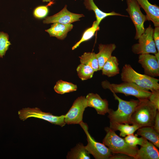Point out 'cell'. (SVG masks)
I'll return each instance as SVG.
<instances>
[{
    "mask_svg": "<svg viewBox=\"0 0 159 159\" xmlns=\"http://www.w3.org/2000/svg\"><path fill=\"white\" fill-rule=\"evenodd\" d=\"M138 104L131 116V124L139 128L153 127L157 110L148 99H139Z\"/></svg>",
    "mask_w": 159,
    "mask_h": 159,
    "instance_id": "obj_1",
    "label": "cell"
},
{
    "mask_svg": "<svg viewBox=\"0 0 159 159\" xmlns=\"http://www.w3.org/2000/svg\"><path fill=\"white\" fill-rule=\"evenodd\" d=\"M123 82L133 83L139 87L151 91L159 90L158 79L138 73L129 64L123 67L121 74Z\"/></svg>",
    "mask_w": 159,
    "mask_h": 159,
    "instance_id": "obj_2",
    "label": "cell"
},
{
    "mask_svg": "<svg viewBox=\"0 0 159 159\" xmlns=\"http://www.w3.org/2000/svg\"><path fill=\"white\" fill-rule=\"evenodd\" d=\"M106 134L103 140V143L113 153H121L135 157L138 148L137 146H132L128 144L118 135L115 131L110 127L105 129Z\"/></svg>",
    "mask_w": 159,
    "mask_h": 159,
    "instance_id": "obj_3",
    "label": "cell"
},
{
    "mask_svg": "<svg viewBox=\"0 0 159 159\" xmlns=\"http://www.w3.org/2000/svg\"><path fill=\"white\" fill-rule=\"evenodd\" d=\"M113 93L115 99L118 102V105L115 111L109 109L108 113L110 122L131 124V116L138 103V100L126 101L119 97L115 93Z\"/></svg>",
    "mask_w": 159,
    "mask_h": 159,
    "instance_id": "obj_4",
    "label": "cell"
},
{
    "mask_svg": "<svg viewBox=\"0 0 159 159\" xmlns=\"http://www.w3.org/2000/svg\"><path fill=\"white\" fill-rule=\"evenodd\" d=\"M101 85L104 89H108L113 93H121L126 96L132 95L138 99H148L151 94L150 91L140 87L131 82H123L117 84L111 83L106 80L102 82Z\"/></svg>",
    "mask_w": 159,
    "mask_h": 159,
    "instance_id": "obj_5",
    "label": "cell"
},
{
    "mask_svg": "<svg viewBox=\"0 0 159 159\" xmlns=\"http://www.w3.org/2000/svg\"><path fill=\"white\" fill-rule=\"evenodd\" d=\"M18 114L20 119L22 121L34 117L44 120L61 127L66 124L64 121V115L55 116L50 113L43 112L37 107L23 108L18 112Z\"/></svg>",
    "mask_w": 159,
    "mask_h": 159,
    "instance_id": "obj_6",
    "label": "cell"
},
{
    "mask_svg": "<svg viewBox=\"0 0 159 159\" xmlns=\"http://www.w3.org/2000/svg\"><path fill=\"white\" fill-rule=\"evenodd\" d=\"M80 125L84 130L87 136V144L85 148L90 154L96 159H110L113 153L103 143L96 141L91 136L88 131V127L86 123L82 122Z\"/></svg>",
    "mask_w": 159,
    "mask_h": 159,
    "instance_id": "obj_7",
    "label": "cell"
},
{
    "mask_svg": "<svg viewBox=\"0 0 159 159\" xmlns=\"http://www.w3.org/2000/svg\"><path fill=\"white\" fill-rule=\"evenodd\" d=\"M128 12L136 29L135 39H138L144 32L145 29L144 23L148 20L146 15L140 10V6L136 0H126Z\"/></svg>",
    "mask_w": 159,
    "mask_h": 159,
    "instance_id": "obj_8",
    "label": "cell"
},
{
    "mask_svg": "<svg viewBox=\"0 0 159 159\" xmlns=\"http://www.w3.org/2000/svg\"><path fill=\"white\" fill-rule=\"evenodd\" d=\"M153 29L150 25L138 39V43L132 47V51L135 54H155L158 52L153 38Z\"/></svg>",
    "mask_w": 159,
    "mask_h": 159,
    "instance_id": "obj_9",
    "label": "cell"
},
{
    "mask_svg": "<svg viewBox=\"0 0 159 159\" xmlns=\"http://www.w3.org/2000/svg\"><path fill=\"white\" fill-rule=\"evenodd\" d=\"M87 107L86 97L83 96L78 97L64 115V121L66 124H80L82 122L84 112Z\"/></svg>",
    "mask_w": 159,
    "mask_h": 159,
    "instance_id": "obj_10",
    "label": "cell"
},
{
    "mask_svg": "<svg viewBox=\"0 0 159 159\" xmlns=\"http://www.w3.org/2000/svg\"><path fill=\"white\" fill-rule=\"evenodd\" d=\"M67 6L65 5L59 12L52 16L46 17L43 21V23L45 24L55 23L71 24L80 21V18L84 16L83 14H75L69 11L67 9Z\"/></svg>",
    "mask_w": 159,
    "mask_h": 159,
    "instance_id": "obj_11",
    "label": "cell"
},
{
    "mask_svg": "<svg viewBox=\"0 0 159 159\" xmlns=\"http://www.w3.org/2000/svg\"><path fill=\"white\" fill-rule=\"evenodd\" d=\"M138 62L145 74L154 77L159 76V62L155 56L150 54L139 55Z\"/></svg>",
    "mask_w": 159,
    "mask_h": 159,
    "instance_id": "obj_12",
    "label": "cell"
},
{
    "mask_svg": "<svg viewBox=\"0 0 159 159\" xmlns=\"http://www.w3.org/2000/svg\"><path fill=\"white\" fill-rule=\"evenodd\" d=\"M87 107L95 109L98 114L105 115L108 112L109 104L106 99H102L97 94H88L86 97Z\"/></svg>",
    "mask_w": 159,
    "mask_h": 159,
    "instance_id": "obj_13",
    "label": "cell"
},
{
    "mask_svg": "<svg viewBox=\"0 0 159 159\" xmlns=\"http://www.w3.org/2000/svg\"><path fill=\"white\" fill-rule=\"evenodd\" d=\"M145 11L148 20L151 21L155 27L159 26V7L151 4L148 0H136Z\"/></svg>",
    "mask_w": 159,
    "mask_h": 159,
    "instance_id": "obj_14",
    "label": "cell"
},
{
    "mask_svg": "<svg viewBox=\"0 0 159 159\" xmlns=\"http://www.w3.org/2000/svg\"><path fill=\"white\" fill-rule=\"evenodd\" d=\"M73 25L71 24H63L58 23H53L49 29L45 30L50 37H56L60 40L64 39L68 33L71 30Z\"/></svg>",
    "mask_w": 159,
    "mask_h": 159,
    "instance_id": "obj_15",
    "label": "cell"
},
{
    "mask_svg": "<svg viewBox=\"0 0 159 159\" xmlns=\"http://www.w3.org/2000/svg\"><path fill=\"white\" fill-rule=\"evenodd\" d=\"M116 47V45L113 43L99 44V52L96 54L98 62L99 70H101L105 63L112 56V53Z\"/></svg>",
    "mask_w": 159,
    "mask_h": 159,
    "instance_id": "obj_16",
    "label": "cell"
},
{
    "mask_svg": "<svg viewBox=\"0 0 159 159\" xmlns=\"http://www.w3.org/2000/svg\"><path fill=\"white\" fill-rule=\"evenodd\" d=\"M153 144L148 142L147 144L141 146L135 159H159V150Z\"/></svg>",
    "mask_w": 159,
    "mask_h": 159,
    "instance_id": "obj_17",
    "label": "cell"
},
{
    "mask_svg": "<svg viewBox=\"0 0 159 159\" xmlns=\"http://www.w3.org/2000/svg\"><path fill=\"white\" fill-rule=\"evenodd\" d=\"M84 4L86 8L89 11H93L95 13L96 21L98 25L101 21L107 16H127L117 13L114 11L109 13H106L100 10L96 5L93 0H83Z\"/></svg>",
    "mask_w": 159,
    "mask_h": 159,
    "instance_id": "obj_18",
    "label": "cell"
},
{
    "mask_svg": "<svg viewBox=\"0 0 159 159\" xmlns=\"http://www.w3.org/2000/svg\"><path fill=\"white\" fill-rule=\"evenodd\" d=\"M136 134L148 140L157 148H159V132L153 127L145 126L137 130Z\"/></svg>",
    "mask_w": 159,
    "mask_h": 159,
    "instance_id": "obj_19",
    "label": "cell"
},
{
    "mask_svg": "<svg viewBox=\"0 0 159 159\" xmlns=\"http://www.w3.org/2000/svg\"><path fill=\"white\" fill-rule=\"evenodd\" d=\"M117 58L112 56L103 65L102 69V74L108 77L114 76L120 73L119 63Z\"/></svg>",
    "mask_w": 159,
    "mask_h": 159,
    "instance_id": "obj_20",
    "label": "cell"
},
{
    "mask_svg": "<svg viewBox=\"0 0 159 159\" xmlns=\"http://www.w3.org/2000/svg\"><path fill=\"white\" fill-rule=\"evenodd\" d=\"M67 158L69 159H90V154L86 149L85 146L82 143L76 145L68 152Z\"/></svg>",
    "mask_w": 159,
    "mask_h": 159,
    "instance_id": "obj_21",
    "label": "cell"
},
{
    "mask_svg": "<svg viewBox=\"0 0 159 159\" xmlns=\"http://www.w3.org/2000/svg\"><path fill=\"white\" fill-rule=\"evenodd\" d=\"M128 123L118 124L110 122V127L115 131L119 130L120 132V135L122 137L133 134L135 131L139 128L137 126L132 125H129Z\"/></svg>",
    "mask_w": 159,
    "mask_h": 159,
    "instance_id": "obj_22",
    "label": "cell"
},
{
    "mask_svg": "<svg viewBox=\"0 0 159 159\" xmlns=\"http://www.w3.org/2000/svg\"><path fill=\"white\" fill-rule=\"evenodd\" d=\"M79 58L81 64L90 66L95 72L99 70L98 62L95 52H85Z\"/></svg>",
    "mask_w": 159,
    "mask_h": 159,
    "instance_id": "obj_23",
    "label": "cell"
},
{
    "mask_svg": "<svg viewBox=\"0 0 159 159\" xmlns=\"http://www.w3.org/2000/svg\"><path fill=\"white\" fill-rule=\"evenodd\" d=\"M77 89L76 85L61 80L58 81L54 87L55 91L61 94L73 92L76 91Z\"/></svg>",
    "mask_w": 159,
    "mask_h": 159,
    "instance_id": "obj_24",
    "label": "cell"
},
{
    "mask_svg": "<svg viewBox=\"0 0 159 159\" xmlns=\"http://www.w3.org/2000/svg\"><path fill=\"white\" fill-rule=\"evenodd\" d=\"M99 29V25L98 24L97 21H94L92 26L84 32L80 39L73 46L72 49L73 50L75 49L81 43L90 39L94 36L95 32Z\"/></svg>",
    "mask_w": 159,
    "mask_h": 159,
    "instance_id": "obj_25",
    "label": "cell"
},
{
    "mask_svg": "<svg viewBox=\"0 0 159 159\" xmlns=\"http://www.w3.org/2000/svg\"><path fill=\"white\" fill-rule=\"evenodd\" d=\"M77 71L79 77L82 80L92 78L95 72L90 66L81 63L77 67Z\"/></svg>",
    "mask_w": 159,
    "mask_h": 159,
    "instance_id": "obj_26",
    "label": "cell"
},
{
    "mask_svg": "<svg viewBox=\"0 0 159 159\" xmlns=\"http://www.w3.org/2000/svg\"><path fill=\"white\" fill-rule=\"evenodd\" d=\"M136 134L135 135L130 134L126 136L124 139L128 144L132 146H136L137 145L144 146L147 144L148 141L147 139L142 137L138 138Z\"/></svg>",
    "mask_w": 159,
    "mask_h": 159,
    "instance_id": "obj_27",
    "label": "cell"
},
{
    "mask_svg": "<svg viewBox=\"0 0 159 159\" xmlns=\"http://www.w3.org/2000/svg\"><path fill=\"white\" fill-rule=\"evenodd\" d=\"M8 34L3 32H0V57L2 58L8 49L11 43L9 41Z\"/></svg>",
    "mask_w": 159,
    "mask_h": 159,
    "instance_id": "obj_28",
    "label": "cell"
},
{
    "mask_svg": "<svg viewBox=\"0 0 159 159\" xmlns=\"http://www.w3.org/2000/svg\"><path fill=\"white\" fill-rule=\"evenodd\" d=\"M49 12V9L47 6H40L36 8L33 11L34 17L40 19L45 17Z\"/></svg>",
    "mask_w": 159,
    "mask_h": 159,
    "instance_id": "obj_29",
    "label": "cell"
},
{
    "mask_svg": "<svg viewBox=\"0 0 159 159\" xmlns=\"http://www.w3.org/2000/svg\"><path fill=\"white\" fill-rule=\"evenodd\" d=\"M151 92V94L148 98L150 102L159 111V90H155Z\"/></svg>",
    "mask_w": 159,
    "mask_h": 159,
    "instance_id": "obj_30",
    "label": "cell"
},
{
    "mask_svg": "<svg viewBox=\"0 0 159 159\" xmlns=\"http://www.w3.org/2000/svg\"><path fill=\"white\" fill-rule=\"evenodd\" d=\"M153 38L157 51L159 52V26L155 27L153 29Z\"/></svg>",
    "mask_w": 159,
    "mask_h": 159,
    "instance_id": "obj_31",
    "label": "cell"
},
{
    "mask_svg": "<svg viewBox=\"0 0 159 159\" xmlns=\"http://www.w3.org/2000/svg\"><path fill=\"white\" fill-rule=\"evenodd\" d=\"M110 159H134L132 156L121 153H113Z\"/></svg>",
    "mask_w": 159,
    "mask_h": 159,
    "instance_id": "obj_32",
    "label": "cell"
},
{
    "mask_svg": "<svg viewBox=\"0 0 159 159\" xmlns=\"http://www.w3.org/2000/svg\"><path fill=\"white\" fill-rule=\"evenodd\" d=\"M153 128L159 132V111L157 110L155 119L154 125Z\"/></svg>",
    "mask_w": 159,
    "mask_h": 159,
    "instance_id": "obj_33",
    "label": "cell"
},
{
    "mask_svg": "<svg viewBox=\"0 0 159 159\" xmlns=\"http://www.w3.org/2000/svg\"><path fill=\"white\" fill-rule=\"evenodd\" d=\"M157 61L159 62V52H157V53L154 54Z\"/></svg>",
    "mask_w": 159,
    "mask_h": 159,
    "instance_id": "obj_34",
    "label": "cell"
},
{
    "mask_svg": "<svg viewBox=\"0 0 159 159\" xmlns=\"http://www.w3.org/2000/svg\"><path fill=\"white\" fill-rule=\"evenodd\" d=\"M42 1L43 2H50L51 0H42Z\"/></svg>",
    "mask_w": 159,
    "mask_h": 159,
    "instance_id": "obj_35",
    "label": "cell"
}]
</instances>
